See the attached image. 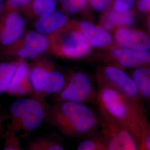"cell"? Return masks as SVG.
<instances>
[{
    "mask_svg": "<svg viewBox=\"0 0 150 150\" xmlns=\"http://www.w3.org/2000/svg\"><path fill=\"white\" fill-rule=\"evenodd\" d=\"M134 0H116L114 4L115 11L126 12L129 10L134 5Z\"/></svg>",
    "mask_w": 150,
    "mask_h": 150,
    "instance_id": "d4e9b609",
    "label": "cell"
},
{
    "mask_svg": "<svg viewBox=\"0 0 150 150\" xmlns=\"http://www.w3.org/2000/svg\"><path fill=\"white\" fill-rule=\"evenodd\" d=\"M16 62V71L6 92L15 96L31 94L34 91L30 79V67L25 59H20Z\"/></svg>",
    "mask_w": 150,
    "mask_h": 150,
    "instance_id": "8992f818",
    "label": "cell"
},
{
    "mask_svg": "<svg viewBox=\"0 0 150 150\" xmlns=\"http://www.w3.org/2000/svg\"><path fill=\"white\" fill-rule=\"evenodd\" d=\"M91 45L81 31L71 32L62 41L57 54L68 59H80L90 52Z\"/></svg>",
    "mask_w": 150,
    "mask_h": 150,
    "instance_id": "277c9868",
    "label": "cell"
},
{
    "mask_svg": "<svg viewBox=\"0 0 150 150\" xmlns=\"http://www.w3.org/2000/svg\"><path fill=\"white\" fill-rule=\"evenodd\" d=\"M103 74L108 80L117 86L128 96L134 97L137 95L139 90L134 80L122 70L109 66L104 69Z\"/></svg>",
    "mask_w": 150,
    "mask_h": 150,
    "instance_id": "30bf717a",
    "label": "cell"
},
{
    "mask_svg": "<svg viewBox=\"0 0 150 150\" xmlns=\"http://www.w3.org/2000/svg\"><path fill=\"white\" fill-rule=\"evenodd\" d=\"M52 68L51 64L45 62H36L30 67V79L34 92L38 95H43Z\"/></svg>",
    "mask_w": 150,
    "mask_h": 150,
    "instance_id": "7c38bea8",
    "label": "cell"
},
{
    "mask_svg": "<svg viewBox=\"0 0 150 150\" xmlns=\"http://www.w3.org/2000/svg\"><path fill=\"white\" fill-rule=\"evenodd\" d=\"M108 150H136L137 146L132 136L127 131H122L110 139L107 145Z\"/></svg>",
    "mask_w": 150,
    "mask_h": 150,
    "instance_id": "9a60e30c",
    "label": "cell"
},
{
    "mask_svg": "<svg viewBox=\"0 0 150 150\" xmlns=\"http://www.w3.org/2000/svg\"><path fill=\"white\" fill-rule=\"evenodd\" d=\"M138 6L141 11H146L150 10V0H140Z\"/></svg>",
    "mask_w": 150,
    "mask_h": 150,
    "instance_id": "4316f807",
    "label": "cell"
},
{
    "mask_svg": "<svg viewBox=\"0 0 150 150\" xmlns=\"http://www.w3.org/2000/svg\"><path fill=\"white\" fill-rule=\"evenodd\" d=\"M61 2L66 11L75 13L85 6L86 0H61Z\"/></svg>",
    "mask_w": 150,
    "mask_h": 150,
    "instance_id": "7402d4cb",
    "label": "cell"
},
{
    "mask_svg": "<svg viewBox=\"0 0 150 150\" xmlns=\"http://www.w3.org/2000/svg\"><path fill=\"white\" fill-rule=\"evenodd\" d=\"M46 109L38 98L16 100L10 106L12 122L9 131L15 133L22 131L25 135L36 130L45 120Z\"/></svg>",
    "mask_w": 150,
    "mask_h": 150,
    "instance_id": "7a4b0ae2",
    "label": "cell"
},
{
    "mask_svg": "<svg viewBox=\"0 0 150 150\" xmlns=\"http://www.w3.org/2000/svg\"></svg>",
    "mask_w": 150,
    "mask_h": 150,
    "instance_id": "1f68e13d",
    "label": "cell"
},
{
    "mask_svg": "<svg viewBox=\"0 0 150 150\" xmlns=\"http://www.w3.org/2000/svg\"><path fill=\"white\" fill-rule=\"evenodd\" d=\"M134 17L132 13L126 12L111 11L105 20L109 22L113 26H128L134 22Z\"/></svg>",
    "mask_w": 150,
    "mask_h": 150,
    "instance_id": "d6986e66",
    "label": "cell"
},
{
    "mask_svg": "<svg viewBox=\"0 0 150 150\" xmlns=\"http://www.w3.org/2000/svg\"><path fill=\"white\" fill-rule=\"evenodd\" d=\"M115 39L123 48L142 51H149L150 49V38L141 31L121 28L116 33Z\"/></svg>",
    "mask_w": 150,
    "mask_h": 150,
    "instance_id": "ba28073f",
    "label": "cell"
},
{
    "mask_svg": "<svg viewBox=\"0 0 150 150\" xmlns=\"http://www.w3.org/2000/svg\"><path fill=\"white\" fill-rule=\"evenodd\" d=\"M145 146L147 149L150 150V135L145 140Z\"/></svg>",
    "mask_w": 150,
    "mask_h": 150,
    "instance_id": "f1b7e54d",
    "label": "cell"
},
{
    "mask_svg": "<svg viewBox=\"0 0 150 150\" xmlns=\"http://www.w3.org/2000/svg\"><path fill=\"white\" fill-rule=\"evenodd\" d=\"M102 107L112 116L124 120L129 116V108L123 97L110 87L103 88L99 95Z\"/></svg>",
    "mask_w": 150,
    "mask_h": 150,
    "instance_id": "5b68a950",
    "label": "cell"
},
{
    "mask_svg": "<svg viewBox=\"0 0 150 150\" xmlns=\"http://www.w3.org/2000/svg\"><path fill=\"white\" fill-rule=\"evenodd\" d=\"M132 77L139 92L144 96H150V67L134 70Z\"/></svg>",
    "mask_w": 150,
    "mask_h": 150,
    "instance_id": "2e32d148",
    "label": "cell"
},
{
    "mask_svg": "<svg viewBox=\"0 0 150 150\" xmlns=\"http://www.w3.org/2000/svg\"><path fill=\"white\" fill-rule=\"evenodd\" d=\"M2 121H3V116L0 113V134L2 132L3 129H2Z\"/></svg>",
    "mask_w": 150,
    "mask_h": 150,
    "instance_id": "f546056e",
    "label": "cell"
},
{
    "mask_svg": "<svg viewBox=\"0 0 150 150\" xmlns=\"http://www.w3.org/2000/svg\"><path fill=\"white\" fill-rule=\"evenodd\" d=\"M118 64L125 67H136L150 63V52L129 48H116L112 52Z\"/></svg>",
    "mask_w": 150,
    "mask_h": 150,
    "instance_id": "8fae6325",
    "label": "cell"
},
{
    "mask_svg": "<svg viewBox=\"0 0 150 150\" xmlns=\"http://www.w3.org/2000/svg\"><path fill=\"white\" fill-rule=\"evenodd\" d=\"M57 0H36L34 3V10L41 17L48 16L54 10Z\"/></svg>",
    "mask_w": 150,
    "mask_h": 150,
    "instance_id": "44dd1931",
    "label": "cell"
},
{
    "mask_svg": "<svg viewBox=\"0 0 150 150\" xmlns=\"http://www.w3.org/2000/svg\"><path fill=\"white\" fill-rule=\"evenodd\" d=\"M16 62L0 64V94L6 92L16 70Z\"/></svg>",
    "mask_w": 150,
    "mask_h": 150,
    "instance_id": "ac0fdd59",
    "label": "cell"
},
{
    "mask_svg": "<svg viewBox=\"0 0 150 150\" xmlns=\"http://www.w3.org/2000/svg\"><path fill=\"white\" fill-rule=\"evenodd\" d=\"M28 149L32 150H62L64 147L56 139L42 137L34 140L30 144Z\"/></svg>",
    "mask_w": 150,
    "mask_h": 150,
    "instance_id": "ffe728a7",
    "label": "cell"
},
{
    "mask_svg": "<svg viewBox=\"0 0 150 150\" xmlns=\"http://www.w3.org/2000/svg\"><path fill=\"white\" fill-rule=\"evenodd\" d=\"M3 5H4V4H3V1L2 0H0V12L2 10V8H3Z\"/></svg>",
    "mask_w": 150,
    "mask_h": 150,
    "instance_id": "4dcf8cb0",
    "label": "cell"
},
{
    "mask_svg": "<svg viewBox=\"0 0 150 150\" xmlns=\"http://www.w3.org/2000/svg\"><path fill=\"white\" fill-rule=\"evenodd\" d=\"M68 18L63 13L56 11L49 15L38 20L35 27L38 32L42 35H47L57 31L63 27L67 22Z\"/></svg>",
    "mask_w": 150,
    "mask_h": 150,
    "instance_id": "5bb4252c",
    "label": "cell"
},
{
    "mask_svg": "<svg viewBox=\"0 0 150 150\" xmlns=\"http://www.w3.org/2000/svg\"><path fill=\"white\" fill-rule=\"evenodd\" d=\"M91 5L97 11H101L107 8L110 0H90Z\"/></svg>",
    "mask_w": 150,
    "mask_h": 150,
    "instance_id": "484cf974",
    "label": "cell"
},
{
    "mask_svg": "<svg viewBox=\"0 0 150 150\" xmlns=\"http://www.w3.org/2000/svg\"><path fill=\"white\" fill-rule=\"evenodd\" d=\"M45 120L68 137L88 134L98 122L91 108L81 103L70 101H61L46 109Z\"/></svg>",
    "mask_w": 150,
    "mask_h": 150,
    "instance_id": "6da1fadb",
    "label": "cell"
},
{
    "mask_svg": "<svg viewBox=\"0 0 150 150\" xmlns=\"http://www.w3.org/2000/svg\"><path fill=\"white\" fill-rule=\"evenodd\" d=\"M48 38L39 32L30 31L26 35L23 46L16 53L20 59H34L47 50Z\"/></svg>",
    "mask_w": 150,
    "mask_h": 150,
    "instance_id": "52a82bcc",
    "label": "cell"
},
{
    "mask_svg": "<svg viewBox=\"0 0 150 150\" xmlns=\"http://www.w3.org/2000/svg\"><path fill=\"white\" fill-rule=\"evenodd\" d=\"M66 80L64 75L53 67L50 72L48 82L44 90L43 94L58 93L64 88Z\"/></svg>",
    "mask_w": 150,
    "mask_h": 150,
    "instance_id": "e0dca14e",
    "label": "cell"
},
{
    "mask_svg": "<svg viewBox=\"0 0 150 150\" xmlns=\"http://www.w3.org/2000/svg\"><path fill=\"white\" fill-rule=\"evenodd\" d=\"M80 28L81 32L85 36L91 46L102 47L112 42L111 35L102 27L83 21L81 23Z\"/></svg>",
    "mask_w": 150,
    "mask_h": 150,
    "instance_id": "4fadbf2b",
    "label": "cell"
},
{
    "mask_svg": "<svg viewBox=\"0 0 150 150\" xmlns=\"http://www.w3.org/2000/svg\"><path fill=\"white\" fill-rule=\"evenodd\" d=\"M93 90L90 77L84 72H76L71 75L67 83L58 93L57 100L82 103L92 96Z\"/></svg>",
    "mask_w": 150,
    "mask_h": 150,
    "instance_id": "3957f363",
    "label": "cell"
},
{
    "mask_svg": "<svg viewBox=\"0 0 150 150\" xmlns=\"http://www.w3.org/2000/svg\"><path fill=\"white\" fill-rule=\"evenodd\" d=\"M104 148L103 146L99 142L93 139H86L81 142L77 150H100Z\"/></svg>",
    "mask_w": 150,
    "mask_h": 150,
    "instance_id": "cb8c5ba5",
    "label": "cell"
},
{
    "mask_svg": "<svg viewBox=\"0 0 150 150\" xmlns=\"http://www.w3.org/2000/svg\"><path fill=\"white\" fill-rule=\"evenodd\" d=\"M4 150H22L19 142V139L16 136V133L9 131L7 134V139H6Z\"/></svg>",
    "mask_w": 150,
    "mask_h": 150,
    "instance_id": "603a6c76",
    "label": "cell"
},
{
    "mask_svg": "<svg viewBox=\"0 0 150 150\" xmlns=\"http://www.w3.org/2000/svg\"><path fill=\"white\" fill-rule=\"evenodd\" d=\"M25 22L21 16L16 12L7 16L0 29V42L8 46L16 42L23 33Z\"/></svg>",
    "mask_w": 150,
    "mask_h": 150,
    "instance_id": "9c48e42d",
    "label": "cell"
},
{
    "mask_svg": "<svg viewBox=\"0 0 150 150\" xmlns=\"http://www.w3.org/2000/svg\"><path fill=\"white\" fill-rule=\"evenodd\" d=\"M12 5L15 6H22L27 4L30 0H8Z\"/></svg>",
    "mask_w": 150,
    "mask_h": 150,
    "instance_id": "83f0119b",
    "label": "cell"
}]
</instances>
